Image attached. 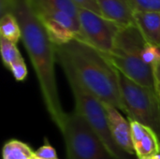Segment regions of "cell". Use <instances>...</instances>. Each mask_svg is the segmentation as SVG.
<instances>
[{
  "mask_svg": "<svg viewBox=\"0 0 160 159\" xmlns=\"http://www.w3.org/2000/svg\"><path fill=\"white\" fill-rule=\"evenodd\" d=\"M9 12L14 14L20 24L22 39L38 80L46 109L61 131L67 113L61 106L55 80L54 44L36 14L30 0H12Z\"/></svg>",
  "mask_w": 160,
  "mask_h": 159,
  "instance_id": "cell-1",
  "label": "cell"
},
{
  "mask_svg": "<svg viewBox=\"0 0 160 159\" xmlns=\"http://www.w3.org/2000/svg\"><path fill=\"white\" fill-rule=\"evenodd\" d=\"M56 58L66 60L82 84L102 103L126 112L119 85V72L96 48L77 38L54 45Z\"/></svg>",
  "mask_w": 160,
  "mask_h": 159,
  "instance_id": "cell-2",
  "label": "cell"
},
{
  "mask_svg": "<svg viewBox=\"0 0 160 159\" xmlns=\"http://www.w3.org/2000/svg\"><path fill=\"white\" fill-rule=\"evenodd\" d=\"M146 43L137 25L132 24L121 28L112 51L104 55L128 79L140 85L155 89L153 67L142 59V52Z\"/></svg>",
  "mask_w": 160,
  "mask_h": 159,
  "instance_id": "cell-3",
  "label": "cell"
},
{
  "mask_svg": "<svg viewBox=\"0 0 160 159\" xmlns=\"http://www.w3.org/2000/svg\"><path fill=\"white\" fill-rule=\"evenodd\" d=\"M56 61L61 65L73 94L76 103L75 111L85 119L113 158L131 159L128 157L129 155L115 143L111 135L104 104L82 84L75 71L66 60L56 58Z\"/></svg>",
  "mask_w": 160,
  "mask_h": 159,
  "instance_id": "cell-4",
  "label": "cell"
},
{
  "mask_svg": "<svg viewBox=\"0 0 160 159\" xmlns=\"http://www.w3.org/2000/svg\"><path fill=\"white\" fill-rule=\"evenodd\" d=\"M119 85L128 120L151 128L160 140V97L156 90L134 82L120 72Z\"/></svg>",
  "mask_w": 160,
  "mask_h": 159,
  "instance_id": "cell-5",
  "label": "cell"
},
{
  "mask_svg": "<svg viewBox=\"0 0 160 159\" xmlns=\"http://www.w3.org/2000/svg\"><path fill=\"white\" fill-rule=\"evenodd\" d=\"M61 133L68 159H114L85 119L76 111L67 114Z\"/></svg>",
  "mask_w": 160,
  "mask_h": 159,
  "instance_id": "cell-6",
  "label": "cell"
},
{
  "mask_svg": "<svg viewBox=\"0 0 160 159\" xmlns=\"http://www.w3.org/2000/svg\"><path fill=\"white\" fill-rule=\"evenodd\" d=\"M79 22L82 35V41L103 54H109L113 49L120 25L88 9H79Z\"/></svg>",
  "mask_w": 160,
  "mask_h": 159,
  "instance_id": "cell-7",
  "label": "cell"
},
{
  "mask_svg": "<svg viewBox=\"0 0 160 159\" xmlns=\"http://www.w3.org/2000/svg\"><path fill=\"white\" fill-rule=\"evenodd\" d=\"M34 10L54 45H63L75 38L82 41L80 22L78 20L57 10L35 8Z\"/></svg>",
  "mask_w": 160,
  "mask_h": 159,
  "instance_id": "cell-8",
  "label": "cell"
},
{
  "mask_svg": "<svg viewBox=\"0 0 160 159\" xmlns=\"http://www.w3.org/2000/svg\"><path fill=\"white\" fill-rule=\"evenodd\" d=\"M104 107L107 114L109 129L113 141L125 153L129 156H135L130 121L125 119L119 112L118 109L108 104H104Z\"/></svg>",
  "mask_w": 160,
  "mask_h": 159,
  "instance_id": "cell-9",
  "label": "cell"
},
{
  "mask_svg": "<svg viewBox=\"0 0 160 159\" xmlns=\"http://www.w3.org/2000/svg\"><path fill=\"white\" fill-rule=\"evenodd\" d=\"M130 125L137 159H152L160 154V140L154 130L136 121H130Z\"/></svg>",
  "mask_w": 160,
  "mask_h": 159,
  "instance_id": "cell-10",
  "label": "cell"
},
{
  "mask_svg": "<svg viewBox=\"0 0 160 159\" xmlns=\"http://www.w3.org/2000/svg\"><path fill=\"white\" fill-rule=\"evenodd\" d=\"M102 17L121 27L135 24L134 10L128 0H97Z\"/></svg>",
  "mask_w": 160,
  "mask_h": 159,
  "instance_id": "cell-11",
  "label": "cell"
},
{
  "mask_svg": "<svg viewBox=\"0 0 160 159\" xmlns=\"http://www.w3.org/2000/svg\"><path fill=\"white\" fill-rule=\"evenodd\" d=\"M134 19L135 24L146 42L160 48V12H135Z\"/></svg>",
  "mask_w": 160,
  "mask_h": 159,
  "instance_id": "cell-12",
  "label": "cell"
},
{
  "mask_svg": "<svg viewBox=\"0 0 160 159\" xmlns=\"http://www.w3.org/2000/svg\"><path fill=\"white\" fill-rule=\"evenodd\" d=\"M35 9H49L65 12L79 21L80 7L72 0H30Z\"/></svg>",
  "mask_w": 160,
  "mask_h": 159,
  "instance_id": "cell-13",
  "label": "cell"
},
{
  "mask_svg": "<svg viewBox=\"0 0 160 159\" xmlns=\"http://www.w3.org/2000/svg\"><path fill=\"white\" fill-rule=\"evenodd\" d=\"M0 37L17 44L22 38L20 24L13 13L8 12L1 16L0 19Z\"/></svg>",
  "mask_w": 160,
  "mask_h": 159,
  "instance_id": "cell-14",
  "label": "cell"
},
{
  "mask_svg": "<svg viewBox=\"0 0 160 159\" xmlns=\"http://www.w3.org/2000/svg\"><path fill=\"white\" fill-rule=\"evenodd\" d=\"M34 153L30 146L26 143L11 140L5 143L3 147V159H32L34 157Z\"/></svg>",
  "mask_w": 160,
  "mask_h": 159,
  "instance_id": "cell-15",
  "label": "cell"
},
{
  "mask_svg": "<svg viewBox=\"0 0 160 159\" xmlns=\"http://www.w3.org/2000/svg\"><path fill=\"white\" fill-rule=\"evenodd\" d=\"M0 52L3 64L8 68H9L15 61L22 58L17 45L2 37H0Z\"/></svg>",
  "mask_w": 160,
  "mask_h": 159,
  "instance_id": "cell-16",
  "label": "cell"
},
{
  "mask_svg": "<svg viewBox=\"0 0 160 159\" xmlns=\"http://www.w3.org/2000/svg\"><path fill=\"white\" fill-rule=\"evenodd\" d=\"M142 59L146 65L154 67L160 63V48L150 43H146L142 52Z\"/></svg>",
  "mask_w": 160,
  "mask_h": 159,
  "instance_id": "cell-17",
  "label": "cell"
},
{
  "mask_svg": "<svg viewBox=\"0 0 160 159\" xmlns=\"http://www.w3.org/2000/svg\"><path fill=\"white\" fill-rule=\"evenodd\" d=\"M134 12L157 11L160 12V0H128Z\"/></svg>",
  "mask_w": 160,
  "mask_h": 159,
  "instance_id": "cell-18",
  "label": "cell"
},
{
  "mask_svg": "<svg viewBox=\"0 0 160 159\" xmlns=\"http://www.w3.org/2000/svg\"><path fill=\"white\" fill-rule=\"evenodd\" d=\"M14 79L18 82H22V81H24L25 78L27 77V67H26V65L24 63V60L23 58H20L19 60L15 61L8 68Z\"/></svg>",
  "mask_w": 160,
  "mask_h": 159,
  "instance_id": "cell-19",
  "label": "cell"
},
{
  "mask_svg": "<svg viewBox=\"0 0 160 159\" xmlns=\"http://www.w3.org/2000/svg\"><path fill=\"white\" fill-rule=\"evenodd\" d=\"M34 156L40 159H58L56 152L48 142L35 151Z\"/></svg>",
  "mask_w": 160,
  "mask_h": 159,
  "instance_id": "cell-20",
  "label": "cell"
},
{
  "mask_svg": "<svg viewBox=\"0 0 160 159\" xmlns=\"http://www.w3.org/2000/svg\"><path fill=\"white\" fill-rule=\"evenodd\" d=\"M79 7L91 10L100 16H102L100 8L97 3V0H72Z\"/></svg>",
  "mask_w": 160,
  "mask_h": 159,
  "instance_id": "cell-21",
  "label": "cell"
},
{
  "mask_svg": "<svg viewBox=\"0 0 160 159\" xmlns=\"http://www.w3.org/2000/svg\"><path fill=\"white\" fill-rule=\"evenodd\" d=\"M154 72V82H155V90L160 97V63L153 67Z\"/></svg>",
  "mask_w": 160,
  "mask_h": 159,
  "instance_id": "cell-22",
  "label": "cell"
},
{
  "mask_svg": "<svg viewBox=\"0 0 160 159\" xmlns=\"http://www.w3.org/2000/svg\"><path fill=\"white\" fill-rule=\"evenodd\" d=\"M152 159H160V154H158V155H157L156 157H154Z\"/></svg>",
  "mask_w": 160,
  "mask_h": 159,
  "instance_id": "cell-23",
  "label": "cell"
},
{
  "mask_svg": "<svg viewBox=\"0 0 160 159\" xmlns=\"http://www.w3.org/2000/svg\"><path fill=\"white\" fill-rule=\"evenodd\" d=\"M32 159H40V158H38V157H36L34 156V157H33V158H32Z\"/></svg>",
  "mask_w": 160,
  "mask_h": 159,
  "instance_id": "cell-24",
  "label": "cell"
}]
</instances>
